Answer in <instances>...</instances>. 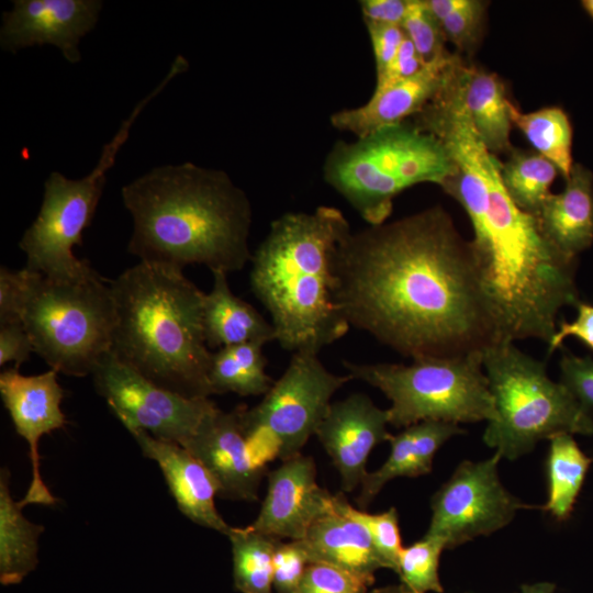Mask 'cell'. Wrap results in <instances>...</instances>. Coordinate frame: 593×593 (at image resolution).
I'll use <instances>...</instances> for the list:
<instances>
[{
	"instance_id": "obj_1",
	"label": "cell",
	"mask_w": 593,
	"mask_h": 593,
	"mask_svg": "<svg viewBox=\"0 0 593 593\" xmlns=\"http://www.w3.org/2000/svg\"><path fill=\"white\" fill-rule=\"evenodd\" d=\"M335 303L350 327L412 359L502 342L471 240L434 205L353 232L334 259Z\"/></svg>"
},
{
	"instance_id": "obj_2",
	"label": "cell",
	"mask_w": 593,
	"mask_h": 593,
	"mask_svg": "<svg viewBox=\"0 0 593 593\" xmlns=\"http://www.w3.org/2000/svg\"><path fill=\"white\" fill-rule=\"evenodd\" d=\"M486 191L463 208L480 279L502 342L555 335L562 307L579 302L577 258L560 251L540 230L535 215L507 194L501 161L485 150Z\"/></svg>"
},
{
	"instance_id": "obj_3",
	"label": "cell",
	"mask_w": 593,
	"mask_h": 593,
	"mask_svg": "<svg viewBox=\"0 0 593 593\" xmlns=\"http://www.w3.org/2000/svg\"><path fill=\"white\" fill-rule=\"evenodd\" d=\"M133 217L128 253L182 270H242L251 259V203L230 176L187 161L156 167L122 188Z\"/></svg>"
},
{
	"instance_id": "obj_4",
	"label": "cell",
	"mask_w": 593,
	"mask_h": 593,
	"mask_svg": "<svg viewBox=\"0 0 593 593\" xmlns=\"http://www.w3.org/2000/svg\"><path fill=\"white\" fill-rule=\"evenodd\" d=\"M350 233L335 206L287 212L270 223L251 255L250 290L269 313L282 349L318 355L349 331L334 300V259Z\"/></svg>"
},
{
	"instance_id": "obj_5",
	"label": "cell",
	"mask_w": 593,
	"mask_h": 593,
	"mask_svg": "<svg viewBox=\"0 0 593 593\" xmlns=\"http://www.w3.org/2000/svg\"><path fill=\"white\" fill-rule=\"evenodd\" d=\"M111 288L115 326L111 354L156 385L209 398L212 354L203 329V293L182 270L145 261Z\"/></svg>"
},
{
	"instance_id": "obj_6",
	"label": "cell",
	"mask_w": 593,
	"mask_h": 593,
	"mask_svg": "<svg viewBox=\"0 0 593 593\" xmlns=\"http://www.w3.org/2000/svg\"><path fill=\"white\" fill-rule=\"evenodd\" d=\"M456 169L444 142L410 121L337 141L322 168L325 182L368 225L387 222L402 191L423 182L441 186Z\"/></svg>"
},
{
	"instance_id": "obj_7",
	"label": "cell",
	"mask_w": 593,
	"mask_h": 593,
	"mask_svg": "<svg viewBox=\"0 0 593 593\" xmlns=\"http://www.w3.org/2000/svg\"><path fill=\"white\" fill-rule=\"evenodd\" d=\"M496 417L483 434L486 446L514 460L538 441L559 434H593V416L561 382L552 381L545 362L499 342L482 351Z\"/></svg>"
},
{
	"instance_id": "obj_8",
	"label": "cell",
	"mask_w": 593,
	"mask_h": 593,
	"mask_svg": "<svg viewBox=\"0 0 593 593\" xmlns=\"http://www.w3.org/2000/svg\"><path fill=\"white\" fill-rule=\"evenodd\" d=\"M19 315L34 351L57 372L91 374L111 351L115 303L111 280L97 271L55 280L24 268Z\"/></svg>"
},
{
	"instance_id": "obj_9",
	"label": "cell",
	"mask_w": 593,
	"mask_h": 593,
	"mask_svg": "<svg viewBox=\"0 0 593 593\" xmlns=\"http://www.w3.org/2000/svg\"><path fill=\"white\" fill-rule=\"evenodd\" d=\"M347 373L379 389L391 402L389 424L407 427L424 421L492 422L494 399L482 351L451 357H422L410 365L344 361Z\"/></svg>"
},
{
	"instance_id": "obj_10",
	"label": "cell",
	"mask_w": 593,
	"mask_h": 593,
	"mask_svg": "<svg viewBox=\"0 0 593 593\" xmlns=\"http://www.w3.org/2000/svg\"><path fill=\"white\" fill-rule=\"evenodd\" d=\"M149 98L143 99L103 146L96 167L81 179L53 171L44 183L40 212L24 232L19 246L26 255L29 270L55 280H80L96 270L74 254L82 245V233L91 224L105 183L107 171L128 137L133 122Z\"/></svg>"
},
{
	"instance_id": "obj_11",
	"label": "cell",
	"mask_w": 593,
	"mask_h": 593,
	"mask_svg": "<svg viewBox=\"0 0 593 593\" xmlns=\"http://www.w3.org/2000/svg\"><path fill=\"white\" fill-rule=\"evenodd\" d=\"M317 356L293 354L260 403L251 409L240 405L243 429L259 463L301 454L325 417L332 396L353 380L348 373L327 370Z\"/></svg>"
},
{
	"instance_id": "obj_12",
	"label": "cell",
	"mask_w": 593,
	"mask_h": 593,
	"mask_svg": "<svg viewBox=\"0 0 593 593\" xmlns=\"http://www.w3.org/2000/svg\"><path fill=\"white\" fill-rule=\"evenodd\" d=\"M91 376L99 395L130 433L144 430L181 446L216 407L209 398H187L156 385L111 353Z\"/></svg>"
},
{
	"instance_id": "obj_13",
	"label": "cell",
	"mask_w": 593,
	"mask_h": 593,
	"mask_svg": "<svg viewBox=\"0 0 593 593\" xmlns=\"http://www.w3.org/2000/svg\"><path fill=\"white\" fill-rule=\"evenodd\" d=\"M495 454L483 461H462L430 500L432 518L425 535L452 549L481 535H490L534 506L511 494L501 483Z\"/></svg>"
},
{
	"instance_id": "obj_14",
	"label": "cell",
	"mask_w": 593,
	"mask_h": 593,
	"mask_svg": "<svg viewBox=\"0 0 593 593\" xmlns=\"http://www.w3.org/2000/svg\"><path fill=\"white\" fill-rule=\"evenodd\" d=\"M57 371L51 369L35 376H23L16 368L0 374V395L15 432L26 440L32 467V478L24 497L30 504L53 505L56 497L45 485L41 474L38 444L42 436L63 428L67 421L60 409L64 390L57 380Z\"/></svg>"
},
{
	"instance_id": "obj_15",
	"label": "cell",
	"mask_w": 593,
	"mask_h": 593,
	"mask_svg": "<svg viewBox=\"0 0 593 593\" xmlns=\"http://www.w3.org/2000/svg\"><path fill=\"white\" fill-rule=\"evenodd\" d=\"M182 446L211 473L220 497L258 501L266 466L251 451L242 425L240 405L228 412L216 406Z\"/></svg>"
},
{
	"instance_id": "obj_16",
	"label": "cell",
	"mask_w": 593,
	"mask_h": 593,
	"mask_svg": "<svg viewBox=\"0 0 593 593\" xmlns=\"http://www.w3.org/2000/svg\"><path fill=\"white\" fill-rule=\"evenodd\" d=\"M333 507L334 494L317 484L314 459L299 454L267 473V492L249 526L280 540H300Z\"/></svg>"
},
{
	"instance_id": "obj_17",
	"label": "cell",
	"mask_w": 593,
	"mask_h": 593,
	"mask_svg": "<svg viewBox=\"0 0 593 593\" xmlns=\"http://www.w3.org/2000/svg\"><path fill=\"white\" fill-rule=\"evenodd\" d=\"M99 0H14L2 14L0 45L12 53L52 44L71 64L81 59L79 42L97 24Z\"/></svg>"
},
{
	"instance_id": "obj_18",
	"label": "cell",
	"mask_w": 593,
	"mask_h": 593,
	"mask_svg": "<svg viewBox=\"0 0 593 593\" xmlns=\"http://www.w3.org/2000/svg\"><path fill=\"white\" fill-rule=\"evenodd\" d=\"M388 424L387 410L363 393L332 402L315 436L339 473L343 492L361 485L371 450L391 436Z\"/></svg>"
},
{
	"instance_id": "obj_19",
	"label": "cell",
	"mask_w": 593,
	"mask_h": 593,
	"mask_svg": "<svg viewBox=\"0 0 593 593\" xmlns=\"http://www.w3.org/2000/svg\"><path fill=\"white\" fill-rule=\"evenodd\" d=\"M461 64L459 54L447 51L413 77L373 91L365 104L334 112L329 122L334 128L349 132L357 138L406 122L450 83Z\"/></svg>"
},
{
	"instance_id": "obj_20",
	"label": "cell",
	"mask_w": 593,
	"mask_h": 593,
	"mask_svg": "<svg viewBox=\"0 0 593 593\" xmlns=\"http://www.w3.org/2000/svg\"><path fill=\"white\" fill-rule=\"evenodd\" d=\"M130 434L143 455L160 468L179 511L193 523L226 536L232 526L216 510L219 488L201 461L177 443L157 439L144 430Z\"/></svg>"
},
{
	"instance_id": "obj_21",
	"label": "cell",
	"mask_w": 593,
	"mask_h": 593,
	"mask_svg": "<svg viewBox=\"0 0 593 593\" xmlns=\"http://www.w3.org/2000/svg\"><path fill=\"white\" fill-rule=\"evenodd\" d=\"M309 563H326L354 573L371 585L374 573L387 569L369 533L335 506L318 517L298 540Z\"/></svg>"
},
{
	"instance_id": "obj_22",
	"label": "cell",
	"mask_w": 593,
	"mask_h": 593,
	"mask_svg": "<svg viewBox=\"0 0 593 593\" xmlns=\"http://www.w3.org/2000/svg\"><path fill=\"white\" fill-rule=\"evenodd\" d=\"M541 232L563 254L577 258L593 244V174L574 164L564 189L551 193L536 216Z\"/></svg>"
},
{
	"instance_id": "obj_23",
	"label": "cell",
	"mask_w": 593,
	"mask_h": 593,
	"mask_svg": "<svg viewBox=\"0 0 593 593\" xmlns=\"http://www.w3.org/2000/svg\"><path fill=\"white\" fill-rule=\"evenodd\" d=\"M463 434L458 424L424 421L391 435L390 455L376 471L368 472L361 485L357 502L367 507L382 488L400 477L415 478L432 471L437 450L452 436Z\"/></svg>"
},
{
	"instance_id": "obj_24",
	"label": "cell",
	"mask_w": 593,
	"mask_h": 593,
	"mask_svg": "<svg viewBox=\"0 0 593 593\" xmlns=\"http://www.w3.org/2000/svg\"><path fill=\"white\" fill-rule=\"evenodd\" d=\"M457 86L473 130L486 149L494 155L511 153V101L501 78L462 63L457 74Z\"/></svg>"
},
{
	"instance_id": "obj_25",
	"label": "cell",
	"mask_w": 593,
	"mask_h": 593,
	"mask_svg": "<svg viewBox=\"0 0 593 593\" xmlns=\"http://www.w3.org/2000/svg\"><path fill=\"white\" fill-rule=\"evenodd\" d=\"M213 284L203 303V329L209 347L276 340L275 329L253 305L230 289L227 272L213 270Z\"/></svg>"
},
{
	"instance_id": "obj_26",
	"label": "cell",
	"mask_w": 593,
	"mask_h": 593,
	"mask_svg": "<svg viewBox=\"0 0 593 593\" xmlns=\"http://www.w3.org/2000/svg\"><path fill=\"white\" fill-rule=\"evenodd\" d=\"M10 472L0 471V582L20 583L38 563V539L44 526L30 522L9 488Z\"/></svg>"
},
{
	"instance_id": "obj_27",
	"label": "cell",
	"mask_w": 593,
	"mask_h": 593,
	"mask_svg": "<svg viewBox=\"0 0 593 593\" xmlns=\"http://www.w3.org/2000/svg\"><path fill=\"white\" fill-rule=\"evenodd\" d=\"M261 343H246L219 348L212 354L209 385L212 394L236 393L240 396L265 395L273 380L266 373Z\"/></svg>"
},
{
	"instance_id": "obj_28",
	"label": "cell",
	"mask_w": 593,
	"mask_h": 593,
	"mask_svg": "<svg viewBox=\"0 0 593 593\" xmlns=\"http://www.w3.org/2000/svg\"><path fill=\"white\" fill-rule=\"evenodd\" d=\"M549 440L548 500L541 508L562 521L572 511L592 459L581 451L571 434H559Z\"/></svg>"
},
{
	"instance_id": "obj_29",
	"label": "cell",
	"mask_w": 593,
	"mask_h": 593,
	"mask_svg": "<svg viewBox=\"0 0 593 593\" xmlns=\"http://www.w3.org/2000/svg\"><path fill=\"white\" fill-rule=\"evenodd\" d=\"M510 115L513 125L518 127L538 154L557 167L566 180L574 165L572 126L568 114L559 107L524 113L511 102Z\"/></svg>"
},
{
	"instance_id": "obj_30",
	"label": "cell",
	"mask_w": 593,
	"mask_h": 593,
	"mask_svg": "<svg viewBox=\"0 0 593 593\" xmlns=\"http://www.w3.org/2000/svg\"><path fill=\"white\" fill-rule=\"evenodd\" d=\"M232 546L233 582L240 593H271L272 559L280 541L246 527H232L226 535Z\"/></svg>"
},
{
	"instance_id": "obj_31",
	"label": "cell",
	"mask_w": 593,
	"mask_h": 593,
	"mask_svg": "<svg viewBox=\"0 0 593 593\" xmlns=\"http://www.w3.org/2000/svg\"><path fill=\"white\" fill-rule=\"evenodd\" d=\"M510 154L506 163L501 164L505 190L517 208L537 216L551 194L550 186L559 170L537 152L513 148Z\"/></svg>"
},
{
	"instance_id": "obj_32",
	"label": "cell",
	"mask_w": 593,
	"mask_h": 593,
	"mask_svg": "<svg viewBox=\"0 0 593 593\" xmlns=\"http://www.w3.org/2000/svg\"><path fill=\"white\" fill-rule=\"evenodd\" d=\"M444 549L446 546L443 539L427 535L403 548L396 572L400 583L414 593H443L439 559Z\"/></svg>"
},
{
	"instance_id": "obj_33",
	"label": "cell",
	"mask_w": 593,
	"mask_h": 593,
	"mask_svg": "<svg viewBox=\"0 0 593 593\" xmlns=\"http://www.w3.org/2000/svg\"><path fill=\"white\" fill-rule=\"evenodd\" d=\"M334 506L344 515L360 523L369 533L385 568L398 572L399 560L403 550L399 527V515L395 507L371 514L354 507L343 492L334 494Z\"/></svg>"
},
{
	"instance_id": "obj_34",
	"label": "cell",
	"mask_w": 593,
	"mask_h": 593,
	"mask_svg": "<svg viewBox=\"0 0 593 593\" xmlns=\"http://www.w3.org/2000/svg\"><path fill=\"white\" fill-rule=\"evenodd\" d=\"M401 27L425 63L447 52L440 23L426 8L424 0H409Z\"/></svg>"
},
{
	"instance_id": "obj_35",
	"label": "cell",
	"mask_w": 593,
	"mask_h": 593,
	"mask_svg": "<svg viewBox=\"0 0 593 593\" xmlns=\"http://www.w3.org/2000/svg\"><path fill=\"white\" fill-rule=\"evenodd\" d=\"M486 8L485 1L467 0L460 9L441 20L439 23L446 42L452 43L461 53L472 54L482 38Z\"/></svg>"
},
{
	"instance_id": "obj_36",
	"label": "cell",
	"mask_w": 593,
	"mask_h": 593,
	"mask_svg": "<svg viewBox=\"0 0 593 593\" xmlns=\"http://www.w3.org/2000/svg\"><path fill=\"white\" fill-rule=\"evenodd\" d=\"M371 584L343 569L309 563L295 593H368Z\"/></svg>"
},
{
	"instance_id": "obj_37",
	"label": "cell",
	"mask_w": 593,
	"mask_h": 593,
	"mask_svg": "<svg viewBox=\"0 0 593 593\" xmlns=\"http://www.w3.org/2000/svg\"><path fill=\"white\" fill-rule=\"evenodd\" d=\"M307 564L298 540H280L272 559V584L277 593H295Z\"/></svg>"
},
{
	"instance_id": "obj_38",
	"label": "cell",
	"mask_w": 593,
	"mask_h": 593,
	"mask_svg": "<svg viewBox=\"0 0 593 593\" xmlns=\"http://www.w3.org/2000/svg\"><path fill=\"white\" fill-rule=\"evenodd\" d=\"M561 383L590 413L593 412V359L571 353L562 355L560 362Z\"/></svg>"
},
{
	"instance_id": "obj_39",
	"label": "cell",
	"mask_w": 593,
	"mask_h": 593,
	"mask_svg": "<svg viewBox=\"0 0 593 593\" xmlns=\"http://www.w3.org/2000/svg\"><path fill=\"white\" fill-rule=\"evenodd\" d=\"M34 347L21 318L0 322V366L14 362V368L30 358Z\"/></svg>"
},
{
	"instance_id": "obj_40",
	"label": "cell",
	"mask_w": 593,
	"mask_h": 593,
	"mask_svg": "<svg viewBox=\"0 0 593 593\" xmlns=\"http://www.w3.org/2000/svg\"><path fill=\"white\" fill-rule=\"evenodd\" d=\"M372 46L376 77L384 72L395 57L405 34L400 25L365 23Z\"/></svg>"
},
{
	"instance_id": "obj_41",
	"label": "cell",
	"mask_w": 593,
	"mask_h": 593,
	"mask_svg": "<svg viewBox=\"0 0 593 593\" xmlns=\"http://www.w3.org/2000/svg\"><path fill=\"white\" fill-rule=\"evenodd\" d=\"M426 64L411 41L405 36L391 64L382 75L376 77V88L373 91L385 89L413 77Z\"/></svg>"
},
{
	"instance_id": "obj_42",
	"label": "cell",
	"mask_w": 593,
	"mask_h": 593,
	"mask_svg": "<svg viewBox=\"0 0 593 593\" xmlns=\"http://www.w3.org/2000/svg\"><path fill=\"white\" fill-rule=\"evenodd\" d=\"M577 317L572 322L561 321L548 344V354H552L562 342L571 336L581 340L593 350V305L579 301L575 304Z\"/></svg>"
},
{
	"instance_id": "obj_43",
	"label": "cell",
	"mask_w": 593,
	"mask_h": 593,
	"mask_svg": "<svg viewBox=\"0 0 593 593\" xmlns=\"http://www.w3.org/2000/svg\"><path fill=\"white\" fill-rule=\"evenodd\" d=\"M24 270H0V322L20 318V301L23 290Z\"/></svg>"
},
{
	"instance_id": "obj_44",
	"label": "cell",
	"mask_w": 593,
	"mask_h": 593,
	"mask_svg": "<svg viewBox=\"0 0 593 593\" xmlns=\"http://www.w3.org/2000/svg\"><path fill=\"white\" fill-rule=\"evenodd\" d=\"M363 22L378 24H402L409 0H362L359 1Z\"/></svg>"
},
{
	"instance_id": "obj_45",
	"label": "cell",
	"mask_w": 593,
	"mask_h": 593,
	"mask_svg": "<svg viewBox=\"0 0 593 593\" xmlns=\"http://www.w3.org/2000/svg\"><path fill=\"white\" fill-rule=\"evenodd\" d=\"M467 0H424L426 8L440 22L458 9H460Z\"/></svg>"
},
{
	"instance_id": "obj_46",
	"label": "cell",
	"mask_w": 593,
	"mask_h": 593,
	"mask_svg": "<svg viewBox=\"0 0 593 593\" xmlns=\"http://www.w3.org/2000/svg\"><path fill=\"white\" fill-rule=\"evenodd\" d=\"M555 589L551 582H537L522 585L521 593H553Z\"/></svg>"
},
{
	"instance_id": "obj_47",
	"label": "cell",
	"mask_w": 593,
	"mask_h": 593,
	"mask_svg": "<svg viewBox=\"0 0 593 593\" xmlns=\"http://www.w3.org/2000/svg\"><path fill=\"white\" fill-rule=\"evenodd\" d=\"M368 593H414L402 583L372 589Z\"/></svg>"
},
{
	"instance_id": "obj_48",
	"label": "cell",
	"mask_w": 593,
	"mask_h": 593,
	"mask_svg": "<svg viewBox=\"0 0 593 593\" xmlns=\"http://www.w3.org/2000/svg\"><path fill=\"white\" fill-rule=\"evenodd\" d=\"M581 4L586 13L593 19V0H583Z\"/></svg>"
}]
</instances>
